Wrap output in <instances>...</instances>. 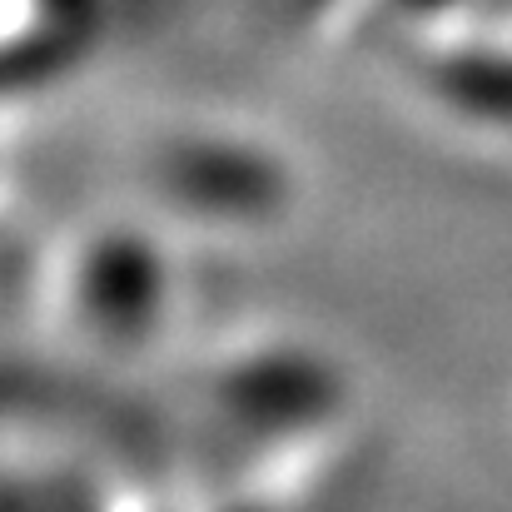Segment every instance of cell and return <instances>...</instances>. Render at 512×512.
Segmentation results:
<instances>
[{
    "instance_id": "3",
    "label": "cell",
    "mask_w": 512,
    "mask_h": 512,
    "mask_svg": "<svg viewBox=\"0 0 512 512\" xmlns=\"http://www.w3.org/2000/svg\"><path fill=\"white\" fill-rule=\"evenodd\" d=\"M140 184L150 214L194 234H274L304 199V170L284 140L239 120L165 125L145 155Z\"/></svg>"
},
{
    "instance_id": "1",
    "label": "cell",
    "mask_w": 512,
    "mask_h": 512,
    "mask_svg": "<svg viewBox=\"0 0 512 512\" xmlns=\"http://www.w3.org/2000/svg\"><path fill=\"white\" fill-rule=\"evenodd\" d=\"M194 413L229 478L274 488L294 468L324 458L329 438L353 413V383L339 358L314 343L249 339L199 373Z\"/></svg>"
},
{
    "instance_id": "2",
    "label": "cell",
    "mask_w": 512,
    "mask_h": 512,
    "mask_svg": "<svg viewBox=\"0 0 512 512\" xmlns=\"http://www.w3.org/2000/svg\"><path fill=\"white\" fill-rule=\"evenodd\" d=\"M55 329L90 358L155 353L184 314V259L160 214H100L75 224L45 264L40 289Z\"/></svg>"
},
{
    "instance_id": "4",
    "label": "cell",
    "mask_w": 512,
    "mask_h": 512,
    "mask_svg": "<svg viewBox=\"0 0 512 512\" xmlns=\"http://www.w3.org/2000/svg\"><path fill=\"white\" fill-rule=\"evenodd\" d=\"M408 95L448 130L512 150V30L433 20L403 35L393 50Z\"/></svg>"
}]
</instances>
